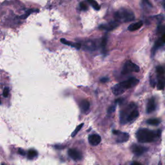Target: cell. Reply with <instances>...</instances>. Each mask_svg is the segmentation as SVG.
I'll return each instance as SVG.
<instances>
[{
	"label": "cell",
	"instance_id": "cell-36",
	"mask_svg": "<svg viewBox=\"0 0 165 165\" xmlns=\"http://www.w3.org/2000/svg\"><path fill=\"white\" fill-rule=\"evenodd\" d=\"M1 165H5V164H2Z\"/></svg>",
	"mask_w": 165,
	"mask_h": 165
},
{
	"label": "cell",
	"instance_id": "cell-1",
	"mask_svg": "<svg viewBox=\"0 0 165 165\" xmlns=\"http://www.w3.org/2000/svg\"><path fill=\"white\" fill-rule=\"evenodd\" d=\"M161 135V130L153 131L150 130L143 128L137 132V139L140 143H151L156 140Z\"/></svg>",
	"mask_w": 165,
	"mask_h": 165
},
{
	"label": "cell",
	"instance_id": "cell-8",
	"mask_svg": "<svg viewBox=\"0 0 165 165\" xmlns=\"http://www.w3.org/2000/svg\"><path fill=\"white\" fill-rule=\"evenodd\" d=\"M131 151L133 152L134 153L135 155V156H141L143 153L146 152V151L148 150L147 148L145 147V146H141V145H136V144H134V145H132L130 148Z\"/></svg>",
	"mask_w": 165,
	"mask_h": 165
},
{
	"label": "cell",
	"instance_id": "cell-27",
	"mask_svg": "<svg viewBox=\"0 0 165 165\" xmlns=\"http://www.w3.org/2000/svg\"><path fill=\"white\" fill-rule=\"evenodd\" d=\"M8 94H9V89H8V88H5V89H4L3 90V96L5 97V98H7V97L8 96Z\"/></svg>",
	"mask_w": 165,
	"mask_h": 165
},
{
	"label": "cell",
	"instance_id": "cell-23",
	"mask_svg": "<svg viewBox=\"0 0 165 165\" xmlns=\"http://www.w3.org/2000/svg\"><path fill=\"white\" fill-rule=\"evenodd\" d=\"M83 125V124H81V125H79V126H77V127L76 128V129L74 131V132H73L72 134V137H74L77 133H78L79 131L81 129V128H82Z\"/></svg>",
	"mask_w": 165,
	"mask_h": 165
},
{
	"label": "cell",
	"instance_id": "cell-32",
	"mask_svg": "<svg viewBox=\"0 0 165 165\" xmlns=\"http://www.w3.org/2000/svg\"><path fill=\"white\" fill-rule=\"evenodd\" d=\"M131 165H142L141 164H140L139 163H137V162H134V163H132Z\"/></svg>",
	"mask_w": 165,
	"mask_h": 165
},
{
	"label": "cell",
	"instance_id": "cell-29",
	"mask_svg": "<svg viewBox=\"0 0 165 165\" xmlns=\"http://www.w3.org/2000/svg\"><path fill=\"white\" fill-rule=\"evenodd\" d=\"M108 81V77H103V78L101 79V81L102 83H106Z\"/></svg>",
	"mask_w": 165,
	"mask_h": 165
},
{
	"label": "cell",
	"instance_id": "cell-9",
	"mask_svg": "<svg viewBox=\"0 0 165 165\" xmlns=\"http://www.w3.org/2000/svg\"><path fill=\"white\" fill-rule=\"evenodd\" d=\"M113 134L118 136L117 142H118V143L126 142L129 139L130 135H128V134L125 133V132H121V131L119 130H114L113 131Z\"/></svg>",
	"mask_w": 165,
	"mask_h": 165
},
{
	"label": "cell",
	"instance_id": "cell-4",
	"mask_svg": "<svg viewBox=\"0 0 165 165\" xmlns=\"http://www.w3.org/2000/svg\"><path fill=\"white\" fill-rule=\"evenodd\" d=\"M156 72L157 74V89L163 90L165 87V71L163 67L158 66L156 68Z\"/></svg>",
	"mask_w": 165,
	"mask_h": 165
},
{
	"label": "cell",
	"instance_id": "cell-33",
	"mask_svg": "<svg viewBox=\"0 0 165 165\" xmlns=\"http://www.w3.org/2000/svg\"><path fill=\"white\" fill-rule=\"evenodd\" d=\"M163 6H164V7L165 8V0L164 1V2H163Z\"/></svg>",
	"mask_w": 165,
	"mask_h": 165
},
{
	"label": "cell",
	"instance_id": "cell-7",
	"mask_svg": "<svg viewBox=\"0 0 165 165\" xmlns=\"http://www.w3.org/2000/svg\"><path fill=\"white\" fill-rule=\"evenodd\" d=\"M119 24V23L117 22V21H115V20L112 21V22H109L108 23L101 25L99 26V29L100 30L111 31V30H114V29H115L116 27H118Z\"/></svg>",
	"mask_w": 165,
	"mask_h": 165
},
{
	"label": "cell",
	"instance_id": "cell-10",
	"mask_svg": "<svg viewBox=\"0 0 165 165\" xmlns=\"http://www.w3.org/2000/svg\"><path fill=\"white\" fill-rule=\"evenodd\" d=\"M88 141H89L90 145H92V146H97L101 143V138L98 134L90 135L88 137Z\"/></svg>",
	"mask_w": 165,
	"mask_h": 165
},
{
	"label": "cell",
	"instance_id": "cell-2",
	"mask_svg": "<svg viewBox=\"0 0 165 165\" xmlns=\"http://www.w3.org/2000/svg\"><path fill=\"white\" fill-rule=\"evenodd\" d=\"M139 80L135 77H131L128 80L115 84L112 88V92L114 95H119L123 94L126 90L134 87L138 83Z\"/></svg>",
	"mask_w": 165,
	"mask_h": 165
},
{
	"label": "cell",
	"instance_id": "cell-15",
	"mask_svg": "<svg viewBox=\"0 0 165 165\" xmlns=\"http://www.w3.org/2000/svg\"><path fill=\"white\" fill-rule=\"evenodd\" d=\"M87 45H84V49L88 50H95L97 49V44L95 41H88L86 43Z\"/></svg>",
	"mask_w": 165,
	"mask_h": 165
},
{
	"label": "cell",
	"instance_id": "cell-12",
	"mask_svg": "<svg viewBox=\"0 0 165 165\" xmlns=\"http://www.w3.org/2000/svg\"><path fill=\"white\" fill-rule=\"evenodd\" d=\"M156 102H155L154 98H152L150 99L147 103V106H146V112L148 114L152 113L156 110Z\"/></svg>",
	"mask_w": 165,
	"mask_h": 165
},
{
	"label": "cell",
	"instance_id": "cell-24",
	"mask_svg": "<svg viewBox=\"0 0 165 165\" xmlns=\"http://www.w3.org/2000/svg\"><path fill=\"white\" fill-rule=\"evenodd\" d=\"M34 12V10H29L26 12V13L25 14V15H23V16H21L20 18L21 19H26V18H27V17L29 16L31 13H32V12Z\"/></svg>",
	"mask_w": 165,
	"mask_h": 165
},
{
	"label": "cell",
	"instance_id": "cell-13",
	"mask_svg": "<svg viewBox=\"0 0 165 165\" xmlns=\"http://www.w3.org/2000/svg\"><path fill=\"white\" fill-rule=\"evenodd\" d=\"M143 23L142 22H138L134 23H132L128 27V30L129 31H135L138 29H139L140 28H141V26H143Z\"/></svg>",
	"mask_w": 165,
	"mask_h": 165
},
{
	"label": "cell",
	"instance_id": "cell-18",
	"mask_svg": "<svg viewBox=\"0 0 165 165\" xmlns=\"http://www.w3.org/2000/svg\"><path fill=\"white\" fill-rule=\"evenodd\" d=\"M87 1H88V2L89 3L90 5H92V7L95 10H99L100 9L99 5L98 3L95 0H87Z\"/></svg>",
	"mask_w": 165,
	"mask_h": 165
},
{
	"label": "cell",
	"instance_id": "cell-11",
	"mask_svg": "<svg viewBox=\"0 0 165 165\" xmlns=\"http://www.w3.org/2000/svg\"><path fill=\"white\" fill-rule=\"evenodd\" d=\"M68 155L74 160L77 161L81 159V155L79 151L75 149H70L68 150Z\"/></svg>",
	"mask_w": 165,
	"mask_h": 165
},
{
	"label": "cell",
	"instance_id": "cell-31",
	"mask_svg": "<svg viewBox=\"0 0 165 165\" xmlns=\"http://www.w3.org/2000/svg\"><path fill=\"white\" fill-rule=\"evenodd\" d=\"M144 1H145V3H146V4H148V5H149V6H152V3H150V0H143Z\"/></svg>",
	"mask_w": 165,
	"mask_h": 165
},
{
	"label": "cell",
	"instance_id": "cell-28",
	"mask_svg": "<svg viewBox=\"0 0 165 165\" xmlns=\"http://www.w3.org/2000/svg\"><path fill=\"white\" fill-rule=\"evenodd\" d=\"M18 152H19V154L22 155V156H25V151H24L23 150H22V149H19V150H18Z\"/></svg>",
	"mask_w": 165,
	"mask_h": 165
},
{
	"label": "cell",
	"instance_id": "cell-19",
	"mask_svg": "<svg viewBox=\"0 0 165 165\" xmlns=\"http://www.w3.org/2000/svg\"><path fill=\"white\" fill-rule=\"evenodd\" d=\"M90 108V103L87 100H84L81 103V108L83 111H87Z\"/></svg>",
	"mask_w": 165,
	"mask_h": 165
},
{
	"label": "cell",
	"instance_id": "cell-22",
	"mask_svg": "<svg viewBox=\"0 0 165 165\" xmlns=\"http://www.w3.org/2000/svg\"><path fill=\"white\" fill-rule=\"evenodd\" d=\"M107 41H108V36H107V34H105L104 36V37L103 38L102 40H101V46L103 49V50H105L106 45H107Z\"/></svg>",
	"mask_w": 165,
	"mask_h": 165
},
{
	"label": "cell",
	"instance_id": "cell-20",
	"mask_svg": "<svg viewBox=\"0 0 165 165\" xmlns=\"http://www.w3.org/2000/svg\"><path fill=\"white\" fill-rule=\"evenodd\" d=\"M38 156V152L34 150H30L28 153V158L29 159H33L34 158Z\"/></svg>",
	"mask_w": 165,
	"mask_h": 165
},
{
	"label": "cell",
	"instance_id": "cell-5",
	"mask_svg": "<svg viewBox=\"0 0 165 165\" xmlns=\"http://www.w3.org/2000/svg\"><path fill=\"white\" fill-rule=\"evenodd\" d=\"M140 68L137 65L132 63L130 61H128L125 63L123 66V68L122 70L123 74H127L129 73L134 72H139Z\"/></svg>",
	"mask_w": 165,
	"mask_h": 165
},
{
	"label": "cell",
	"instance_id": "cell-26",
	"mask_svg": "<svg viewBox=\"0 0 165 165\" xmlns=\"http://www.w3.org/2000/svg\"><path fill=\"white\" fill-rule=\"evenodd\" d=\"M79 6H80V8H81L82 10H87L88 9V7H87V5H86V4L83 2L80 3Z\"/></svg>",
	"mask_w": 165,
	"mask_h": 165
},
{
	"label": "cell",
	"instance_id": "cell-30",
	"mask_svg": "<svg viewBox=\"0 0 165 165\" xmlns=\"http://www.w3.org/2000/svg\"><path fill=\"white\" fill-rule=\"evenodd\" d=\"M161 40L163 41V43H164V44H165V32H164V34H163V36H161Z\"/></svg>",
	"mask_w": 165,
	"mask_h": 165
},
{
	"label": "cell",
	"instance_id": "cell-16",
	"mask_svg": "<svg viewBox=\"0 0 165 165\" xmlns=\"http://www.w3.org/2000/svg\"><path fill=\"white\" fill-rule=\"evenodd\" d=\"M138 116H139V112L137 111V110L135 108V109H134L130 112V114L128 115V117L127 118V122L135 120V119H137L138 118Z\"/></svg>",
	"mask_w": 165,
	"mask_h": 165
},
{
	"label": "cell",
	"instance_id": "cell-17",
	"mask_svg": "<svg viewBox=\"0 0 165 165\" xmlns=\"http://www.w3.org/2000/svg\"><path fill=\"white\" fill-rule=\"evenodd\" d=\"M164 44V43H163V41L161 40V38H159V39H158L157 41L156 42V43H155L154 45H153V47L152 48V56H154V54H155V53H156V50H157L158 49H159V48H160L161 46H162V45H163Z\"/></svg>",
	"mask_w": 165,
	"mask_h": 165
},
{
	"label": "cell",
	"instance_id": "cell-14",
	"mask_svg": "<svg viewBox=\"0 0 165 165\" xmlns=\"http://www.w3.org/2000/svg\"><path fill=\"white\" fill-rule=\"evenodd\" d=\"M61 42L62 43H63V44H65L66 45H68V46H72V47L76 48V49H79L81 47V43H72V42L68 41L66 40L65 39H63V38H62V39H61Z\"/></svg>",
	"mask_w": 165,
	"mask_h": 165
},
{
	"label": "cell",
	"instance_id": "cell-34",
	"mask_svg": "<svg viewBox=\"0 0 165 165\" xmlns=\"http://www.w3.org/2000/svg\"><path fill=\"white\" fill-rule=\"evenodd\" d=\"M159 165H162V163H161V162H159Z\"/></svg>",
	"mask_w": 165,
	"mask_h": 165
},
{
	"label": "cell",
	"instance_id": "cell-3",
	"mask_svg": "<svg viewBox=\"0 0 165 165\" xmlns=\"http://www.w3.org/2000/svg\"><path fill=\"white\" fill-rule=\"evenodd\" d=\"M115 20L118 22H129L135 19V15L131 10L126 8H121L114 14Z\"/></svg>",
	"mask_w": 165,
	"mask_h": 165
},
{
	"label": "cell",
	"instance_id": "cell-25",
	"mask_svg": "<svg viewBox=\"0 0 165 165\" xmlns=\"http://www.w3.org/2000/svg\"><path fill=\"white\" fill-rule=\"evenodd\" d=\"M115 108H116V105L111 106V107H110V108H108V114H112V112H114V111H115Z\"/></svg>",
	"mask_w": 165,
	"mask_h": 165
},
{
	"label": "cell",
	"instance_id": "cell-35",
	"mask_svg": "<svg viewBox=\"0 0 165 165\" xmlns=\"http://www.w3.org/2000/svg\"><path fill=\"white\" fill-rule=\"evenodd\" d=\"M0 104H1V99H0Z\"/></svg>",
	"mask_w": 165,
	"mask_h": 165
},
{
	"label": "cell",
	"instance_id": "cell-21",
	"mask_svg": "<svg viewBox=\"0 0 165 165\" xmlns=\"http://www.w3.org/2000/svg\"><path fill=\"white\" fill-rule=\"evenodd\" d=\"M146 123H147L148 125L156 126V125H158L159 123H160V121L157 119H148L147 121H146Z\"/></svg>",
	"mask_w": 165,
	"mask_h": 165
},
{
	"label": "cell",
	"instance_id": "cell-6",
	"mask_svg": "<svg viewBox=\"0 0 165 165\" xmlns=\"http://www.w3.org/2000/svg\"><path fill=\"white\" fill-rule=\"evenodd\" d=\"M135 108V105L134 103H131L127 107L124 108L123 110H121L120 114V121L122 124L125 123L127 122V118L130 114V112Z\"/></svg>",
	"mask_w": 165,
	"mask_h": 165
}]
</instances>
